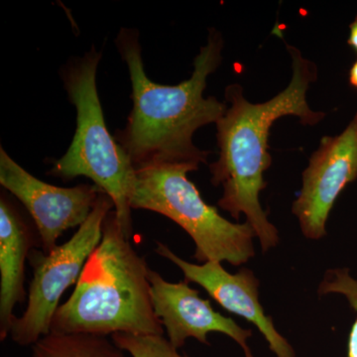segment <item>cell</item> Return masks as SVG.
<instances>
[{"instance_id": "obj_16", "label": "cell", "mask_w": 357, "mask_h": 357, "mask_svg": "<svg viewBox=\"0 0 357 357\" xmlns=\"http://www.w3.org/2000/svg\"><path fill=\"white\" fill-rule=\"evenodd\" d=\"M349 83L354 88L357 89V60L349 70Z\"/></svg>"}, {"instance_id": "obj_9", "label": "cell", "mask_w": 357, "mask_h": 357, "mask_svg": "<svg viewBox=\"0 0 357 357\" xmlns=\"http://www.w3.org/2000/svg\"><path fill=\"white\" fill-rule=\"evenodd\" d=\"M149 281L155 314L174 347L182 349L189 338L210 345L208 333H218L234 340L244 357H255L248 344L252 331L241 328L234 319L215 311L210 301L199 297L198 291L190 287L189 282L172 283L152 269Z\"/></svg>"}, {"instance_id": "obj_8", "label": "cell", "mask_w": 357, "mask_h": 357, "mask_svg": "<svg viewBox=\"0 0 357 357\" xmlns=\"http://www.w3.org/2000/svg\"><path fill=\"white\" fill-rule=\"evenodd\" d=\"M357 178V114L340 135L321 138L303 173V185L292 213L302 234L319 241L340 192Z\"/></svg>"}, {"instance_id": "obj_11", "label": "cell", "mask_w": 357, "mask_h": 357, "mask_svg": "<svg viewBox=\"0 0 357 357\" xmlns=\"http://www.w3.org/2000/svg\"><path fill=\"white\" fill-rule=\"evenodd\" d=\"M36 238L10 199L0 198V340L10 333L16 305L24 303L25 262Z\"/></svg>"}, {"instance_id": "obj_3", "label": "cell", "mask_w": 357, "mask_h": 357, "mask_svg": "<svg viewBox=\"0 0 357 357\" xmlns=\"http://www.w3.org/2000/svg\"><path fill=\"white\" fill-rule=\"evenodd\" d=\"M124 236L114 211L102 237L84 265L76 288L59 306L50 333L164 335L150 294L146 260Z\"/></svg>"}, {"instance_id": "obj_12", "label": "cell", "mask_w": 357, "mask_h": 357, "mask_svg": "<svg viewBox=\"0 0 357 357\" xmlns=\"http://www.w3.org/2000/svg\"><path fill=\"white\" fill-rule=\"evenodd\" d=\"M114 340L88 333H50L32 345V357H126Z\"/></svg>"}, {"instance_id": "obj_7", "label": "cell", "mask_w": 357, "mask_h": 357, "mask_svg": "<svg viewBox=\"0 0 357 357\" xmlns=\"http://www.w3.org/2000/svg\"><path fill=\"white\" fill-rule=\"evenodd\" d=\"M0 185L31 215L45 255L57 248L66 230L86 222L103 192L96 185L61 188L45 183L16 163L3 148H0Z\"/></svg>"}, {"instance_id": "obj_15", "label": "cell", "mask_w": 357, "mask_h": 357, "mask_svg": "<svg viewBox=\"0 0 357 357\" xmlns=\"http://www.w3.org/2000/svg\"><path fill=\"white\" fill-rule=\"evenodd\" d=\"M347 43L357 53V15L354 22L349 25V37Z\"/></svg>"}, {"instance_id": "obj_1", "label": "cell", "mask_w": 357, "mask_h": 357, "mask_svg": "<svg viewBox=\"0 0 357 357\" xmlns=\"http://www.w3.org/2000/svg\"><path fill=\"white\" fill-rule=\"evenodd\" d=\"M208 32V43L195 58L191 77L177 86L154 83L147 77L137 30L121 28L117 35L115 45L128 65L133 107L126 128L114 137L136 170L158 165L198 170L208 161L210 152L199 149L192 137L198 129L217 123L227 109L215 96H204L208 76L222 61V35L215 28Z\"/></svg>"}, {"instance_id": "obj_5", "label": "cell", "mask_w": 357, "mask_h": 357, "mask_svg": "<svg viewBox=\"0 0 357 357\" xmlns=\"http://www.w3.org/2000/svg\"><path fill=\"white\" fill-rule=\"evenodd\" d=\"M192 171L188 165L138 169L131 210L154 211L180 225L194 241L197 261L245 264L255 256V230L248 222H229L206 204L188 178Z\"/></svg>"}, {"instance_id": "obj_2", "label": "cell", "mask_w": 357, "mask_h": 357, "mask_svg": "<svg viewBox=\"0 0 357 357\" xmlns=\"http://www.w3.org/2000/svg\"><path fill=\"white\" fill-rule=\"evenodd\" d=\"M286 48L292 59V79L273 98L252 103L246 100L241 84L225 89L230 107L215 123L220 156L210 165L211 184L222 185L223 190L218 206L234 220L245 215L263 253L280 241L278 229L270 222L259 199L267 185L264 172L272 163L268 152L270 128L277 119L288 115L298 117L304 126H316L326 115L312 110L307 102L310 86L318 76L316 65L296 47L286 43Z\"/></svg>"}, {"instance_id": "obj_4", "label": "cell", "mask_w": 357, "mask_h": 357, "mask_svg": "<svg viewBox=\"0 0 357 357\" xmlns=\"http://www.w3.org/2000/svg\"><path fill=\"white\" fill-rule=\"evenodd\" d=\"M102 53L95 47L84 57L72 59L61 69L70 102L77 110V128L69 149L54 163L49 175L70 181L84 176L109 195L124 236L133 234L130 199L136 169L123 148L109 133L96 88Z\"/></svg>"}, {"instance_id": "obj_10", "label": "cell", "mask_w": 357, "mask_h": 357, "mask_svg": "<svg viewBox=\"0 0 357 357\" xmlns=\"http://www.w3.org/2000/svg\"><path fill=\"white\" fill-rule=\"evenodd\" d=\"M155 252L174 263L184 274L185 281L202 286L223 309L253 324L276 357H296L292 345L277 331L272 317L265 314L260 304V282L252 270L241 268L231 274L220 262L185 261L162 243H157Z\"/></svg>"}, {"instance_id": "obj_6", "label": "cell", "mask_w": 357, "mask_h": 357, "mask_svg": "<svg viewBox=\"0 0 357 357\" xmlns=\"http://www.w3.org/2000/svg\"><path fill=\"white\" fill-rule=\"evenodd\" d=\"M114 208L109 195L102 192L86 222L67 243L58 245L48 255L33 249L29 255L33 279L28 303L20 318L13 319L9 335L21 347H29L49 335L63 294L76 283L89 256L102 237L107 215Z\"/></svg>"}, {"instance_id": "obj_13", "label": "cell", "mask_w": 357, "mask_h": 357, "mask_svg": "<svg viewBox=\"0 0 357 357\" xmlns=\"http://www.w3.org/2000/svg\"><path fill=\"white\" fill-rule=\"evenodd\" d=\"M318 293L321 296L330 294L344 296L356 311V319L349 333L347 357H357V279L351 276L349 268L328 269L319 284Z\"/></svg>"}, {"instance_id": "obj_14", "label": "cell", "mask_w": 357, "mask_h": 357, "mask_svg": "<svg viewBox=\"0 0 357 357\" xmlns=\"http://www.w3.org/2000/svg\"><path fill=\"white\" fill-rule=\"evenodd\" d=\"M112 340L131 357H190L181 354L164 335L114 333Z\"/></svg>"}]
</instances>
